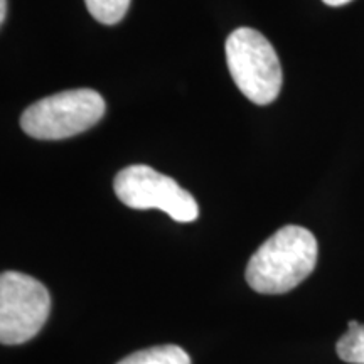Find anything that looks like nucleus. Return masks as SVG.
Wrapping results in <instances>:
<instances>
[{"label": "nucleus", "instance_id": "obj_1", "mask_svg": "<svg viewBox=\"0 0 364 364\" xmlns=\"http://www.w3.org/2000/svg\"><path fill=\"white\" fill-rule=\"evenodd\" d=\"M317 257V240L307 228L284 226L250 258L247 282L258 294H287L311 275Z\"/></svg>", "mask_w": 364, "mask_h": 364}, {"label": "nucleus", "instance_id": "obj_2", "mask_svg": "<svg viewBox=\"0 0 364 364\" xmlns=\"http://www.w3.org/2000/svg\"><path fill=\"white\" fill-rule=\"evenodd\" d=\"M105 110L107 105L98 91L68 90L26 108L21 117V127L33 139L63 140L97 125Z\"/></svg>", "mask_w": 364, "mask_h": 364}, {"label": "nucleus", "instance_id": "obj_3", "mask_svg": "<svg viewBox=\"0 0 364 364\" xmlns=\"http://www.w3.org/2000/svg\"><path fill=\"white\" fill-rule=\"evenodd\" d=\"M226 63L235 85L255 105H270L280 95L282 66L265 36L250 27L233 31L226 41Z\"/></svg>", "mask_w": 364, "mask_h": 364}, {"label": "nucleus", "instance_id": "obj_4", "mask_svg": "<svg viewBox=\"0 0 364 364\" xmlns=\"http://www.w3.org/2000/svg\"><path fill=\"white\" fill-rule=\"evenodd\" d=\"M51 312V295L34 277L4 272L0 277V343L24 344L39 334Z\"/></svg>", "mask_w": 364, "mask_h": 364}, {"label": "nucleus", "instance_id": "obj_5", "mask_svg": "<svg viewBox=\"0 0 364 364\" xmlns=\"http://www.w3.org/2000/svg\"><path fill=\"white\" fill-rule=\"evenodd\" d=\"M113 191L132 209H161L177 223H191L199 218V206L193 194L169 176L149 166H130L118 172Z\"/></svg>", "mask_w": 364, "mask_h": 364}, {"label": "nucleus", "instance_id": "obj_6", "mask_svg": "<svg viewBox=\"0 0 364 364\" xmlns=\"http://www.w3.org/2000/svg\"><path fill=\"white\" fill-rule=\"evenodd\" d=\"M117 364H191V358L179 346L167 344L136 351Z\"/></svg>", "mask_w": 364, "mask_h": 364}, {"label": "nucleus", "instance_id": "obj_7", "mask_svg": "<svg viewBox=\"0 0 364 364\" xmlns=\"http://www.w3.org/2000/svg\"><path fill=\"white\" fill-rule=\"evenodd\" d=\"M338 356L344 363L364 364V326L358 321H351L348 332L336 344Z\"/></svg>", "mask_w": 364, "mask_h": 364}, {"label": "nucleus", "instance_id": "obj_8", "mask_svg": "<svg viewBox=\"0 0 364 364\" xmlns=\"http://www.w3.org/2000/svg\"><path fill=\"white\" fill-rule=\"evenodd\" d=\"M132 0H85L91 16L105 26L118 24L129 12Z\"/></svg>", "mask_w": 364, "mask_h": 364}, {"label": "nucleus", "instance_id": "obj_9", "mask_svg": "<svg viewBox=\"0 0 364 364\" xmlns=\"http://www.w3.org/2000/svg\"><path fill=\"white\" fill-rule=\"evenodd\" d=\"M6 16H7V0H0V24L6 22Z\"/></svg>", "mask_w": 364, "mask_h": 364}, {"label": "nucleus", "instance_id": "obj_10", "mask_svg": "<svg viewBox=\"0 0 364 364\" xmlns=\"http://www.w3.org/2000/svg\"><path fill=\"white\" fill-rule=\"evenodd\" d=\"M322 2L331 7H341V6H346V4H349L351 0H322Z\"/></svg>", "mask_w": 364, "mask_h": 364}]
</instances>
